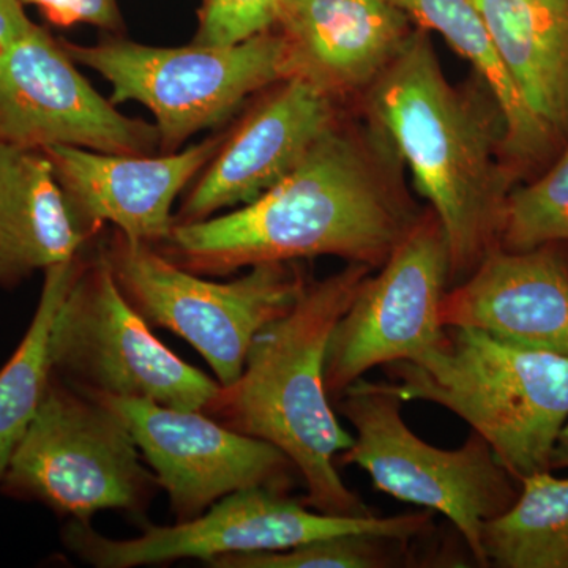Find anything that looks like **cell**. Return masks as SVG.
Instances as JSON below:
<instances>
[{"label":"cell","mask_w":568,"mask_h":568,"mask_svg":"<svg viewBox=\"0 0 568 568\" xmlns=\"http://www.w3.org/2000/svg\"><path fill=\"white\" fill-rule=\"evenodd\" d=\"M92 398L121 418L132 433L159 487L170 497L175 523L200 517L216 500L241 489L287 493L298 476L280 448L234 432L203 410L140 398Z\"/></svg>","instance_id":"cell-12"},{"label":"cell","mask_w":568,"mask_h":568,"mask_svg":"<svg viewBox=\"0 0 568 568\" xmlns=\"http://www.w3.org/2000/svg\"><path fill=\"white\" fill-rule=\"evenodd\" d=\"M95 234L74 215L43 149L0 145V286L80 256Z\"/></svg>","instance_id":"cell-18"},{"label":"cell","mask_w":568,"mask_h":568,"mask_svg":"<svg viewBox=\"0 0 568 568\" xmlns=\"http://www.w3.org/2000/svg\"><path fill=\"white\" fill-rule=\"evenodd\" d=\"M426 31L439 33L480 74L504 125V152L525 166L544 160L558 138L530 110L500 61L474 0H392Z\"/></svg>","instance_id":"cell-20"},{"label":"cell","mask_w":568,"mask_h":568,"mask_svg":"<svg viewBox=\"0 0 568 568\" xmlns=\"http://www.w3.org/2000/svg\"><path fill=\"white\" fill-rule=\"evenodd\" d=\"M450 282V253L433 212L418 216L379 274L366 276L353 304L338 321L324 364L328 398L376 366L413 361L444 335L440 304Z\"/></svg>","instance_id":"cell-11"},{"label":"cell","mask_w":568,"mask_h":568,"mask_svg":"<svg viewBox=\"0 0 568 568\" xmlns=\"http://www.w3.org/2000/svg\"><path fill=\"white\" fill-rule=\"evenodd\" d=\"M428 514L398 517H336L294 500L287 493L248 488L216 500L200 517L173 526H145L141 536L114 540L91 525L70 521L62 541L82 562L97 568H133L226 555L283 551L316 538L375 534L407 541L424 534Z\"/></svg>","instance_id":"cell-10"},{"label":"cell","mask_w":568,"mask_h":568,"mask_svg":"<svg viewBox=\"0 0 568 568\" xmlns=\"http://www.w3.org/2000/svg\"><path fill=\"white\" fill-rule=\"evenodd\" d=\"M390 2H392V0H390Z\"/></svg>","instance_id":"cell-29"},{"label":"cell","mask_w":568,"mask_h":568,"mask_svg":"<svg viewBox=\"0 0 568 568\" xmlns=\"http://www.w3.org/2000/svg\"><path fill=\"white\" fill-rule=\"evenodd\" d=\"M372 274L365 264L306 286L286 315L254 336L244 372L219 392L203 413L242 435L265 440L293 462L306 489L302 503L336 517H369L346 487L335 462L353 446L331 406L324 384L332 332Z\"/></svg>","instance_id":"cell-3"},{"label":"cell","mask_w":568,"mask_h":568,"mask_svg":"<svg viewBox=\"0 0 568 568\" xmlns=\"http://www.w3.org/2000/svg\"><path fill=\"white\" fill-rule=\"evenodd\" d=\"M284 0H203L192 43L231 47L272 31Z\"/></svg>","instance_id":"cell-25"},{"label":"cell","mask_w":568,"mask_h":568,"mask_svg":"<svg viewBox=\"0 0 568 568\" xmlns=\"http://www.w3.org/2000/svg\"><path fill=\"white\" fill-rule=\"evenodd\" d=\"M276 29L287 80L336 99L369 88L416 28L390 0H284Z\"/></svg>","instance_id":"cell-17"},{"label":"cell","mask_w":568,"mask_h":568,"mask_svg":"<svg viewBox=\"0 0 568 568\" xmlns=\"http://www.w3.org/2000/svg\"><path fill=\"white\" fill-rule=\"evenodd\" d=\"M403 402L446 407L489 444L518 481L551 469L568 420V357L446 327L435 347L384 366Z\"/></svg>","instance_id":"cell-4"},{"label":"cell","mask_w":568,"mask_h":568,"mask_svg":"<svg viewBox=\"0 0 568 568\" xmlns=\"http://www.w3.org/2000/svg\"><path fill=\"white\" fill-rule=\"evenodd\" d=\"M530 110L568 140V0H474Z\"/></svg>","instance_id":"cell-19"},{"label":"cell","mask_w":568,"mask_h":568,"mask_svg":"<svg viewBox=\"0 0 568 568\" xmlns=\"http://www.w3.org/2000/svg\"><path fill=\"white\" fill-rule=\"evenodd\" d=\"M368 112L443 227L450 282L473 274L499 246L510 186L496 160V149L504 151L503 119L447 80L420 26L369 85Z\"/></svg>","instance_id":"cell-2"},{"label":"cell","mask_w":568,"mask_h":568,"mask_svg":"<svg viewBox=\"0 0 568 568\" xmlns=\"http://www.w3.org/2000/svg\"><path fill=\"white\" fill-rule=\"evenodd\" d=\"M361 136L336 122L297 166L252 203L175 223L159 246L197 275L336 256L381 267L418 215Z\"/></svg>","instance_id":"cell-1"},{"label":"cell","mask_w":568,"mask_h":568,"mask_svg":"<svg viewBox=\"0 0 568 568\" xmlns=\"http://www.w3.org/2000/svg\"><path fill=\"white\" fill-rule=\"evenodd\" d=\"M444 327L568 357V264L552 245L491 250L440 304Z\"/></svg>","instance_id":"cell-16"},{"label":"cell","mask_w":568,"mask_h":568,"mask_svg":"<svg viewBox=\"0 0 568 568\" xmlns=\"http://www.w3.org/2000/svg\"><path fill=\"white\" fill-rule=\"evenodd\" d=\"M555 467H568V420L560 429L555 450H552L551 469Z\"/></svg>","instance_id":"cell-28"},{"label":"cell","mask_w":568,"mask_h":568,"mask_svg":"<svg viewBox=\"0 0 568 568\" xmlns=\"http://www.w3.org/2000/svg\"><path fill=\"white\" fill-rule=\"evenodd\" d=\"M519 484L515 503L481 529L488 566L568 568V478L544 470Z\"/></svg>","instance_id":"cell-21"},{"label":"cell","mask_w":568,"mask_h":568,"mask_svg":"<svg viewBox=\"0 0 568 568\" xmlns=\"http://www.w3.org/2000/svg\"><path fill=\"white\" fill-rule=\"evenodd\" d=\"M568 244V140L544 178L508 192L500 219L499 248L529 252Z\"/></svg>","instance_id":"cell-23"},{"label":"cell","mask_w":568,"mask_h":568,"mask_svg":"<svg viewBox=\"0 0 568 568\" xmlns=\"http://www.w3.org/2000/svg\"><path fill=\"white\" fill-rule=\"evenodd\" d=\"M336 409L355 429L342 465L362 467L379 491L450 519L481 567V529L518 497L517 478L497 462L478 433L455 450L426 444L402 417L403 399L390 383L365 377L335 399Z\"/></svg>","instance_id":"cell-6"},{"label":"cell","mask_w":568,"mask_h":568,"mask_svg":"<svg viewBox=\"0 0 568 568\" xmlns=\"http://www.w3.org/2000/svg\"><path fill=\"white\" fill-rule=\"evenodd\" d=\"M406 541L375 534L316 538L283 551L242 552L212 560L215 568H383L395 566L394 547Z\"/></svg>","instance_id":"cell-24"},{"label":"cell","mask_w":568,"mask_h":568,"mask_svg":"<svg viewBox=\"0 0 568 568\" xmlns=\"http://www.w3.org/2000/svg\"><path fill=\"white\" fill-rule=\"evenodd\" d=\"M63 47L111 85L112 104L138 102L152 112L163 153L178 152L253 93L287 80L286 47L276 28L231 47L156 48L123 39Z\"/></svg>","instance_id":"cell-8"},{"label":"cell","mask_w":568,"mask_h":568,"mask_svg":"<svg viewBox=\"0 0 568 568\" xmlns=\"http://www.w3.org/2000/svg\"><path fill=\"white\" fill-rule=\"evenodd\" d=\"M22 6L37 7L48 21L61 28L89 24L106 32L123 28L118 0H20Z\"/></svg>","instance_id":"cell-26"},{"label":"cell","mask_w":568,"mask_h":568,"mask_svg":"<svg viewBox=\"0 0 568 568\" xmlns=\"http://www.w3.org/2000/svg\"><path fill=\"white\" fill-rule=\"evenodd\" d=\"M48 355L52 375L89 396L203 410L220 388L219 381L155 338L151 325L123 297L100 250L85 252L63 295Z\"/></svg>","instance_id":"cell-9"},{"label":"cell","mask_w":568,"mask_h":568,"mask_svg":"<svg viewBox=\"0 0 568 568\" xmlns=\"http://www.w3.org/2000/svg\"><path fill=\"white\" fill-rule=\"evenodd\" d=\"M334 97L290 78L272 85L197 175L175 223L211 219L237 209L286 178L335 123Z\"/></svg>","instance_id":"cell-14"},{"label":"cell","mask_w":568,"mask_h":568,"mask_svg":"<svg viewBox=\"0 0 568 568\" xmlns=\"http://www.w3.org/2000/svg\"><path fill=\"white\" fill-rule=\"evenodd\" d=\"M222 136L160 156L108 153L74 145L44 149L74 215L92 234L104 223L133 242L159 246L173 231L175 197L203 173Z\"/></svg>","instance_id":"cell-15"},{"label":"cell","mask_w":568,"mask_h":568,"mask_svg":"<svg viewBox=\"0 0 568 568\" xmlns=\"http://www.w3.org/2000/svg\"><path fill=\"white\" fill-rule=\"evenodd\" d=\"M99 250L123 297L145 323L189 342L222 386L244 372L254 336L290 313L308 286L295 261L253 265L234 282L216 283L119 231Z\"/></svg>","instance_id":"cell-7"},{"label":"cell","mask_w":568,"mask_h":568,"mask_svg":"<svg viewBox=\"0 0 568 568\" xmlns=\"http://www.w3.org/2000/svg\"><path fill=\"white\" fill-rule=\"evenodd\" d=\"M0 145L149 155L160 134L155 123L129 118L103 99L63 41L33 22L0 59Z\"/></svg>","instance_id":"cell-13"},{"label":"cell","mask_w":568,"mask_h":568,"mask_svg":"<svg viewBox=\"0 0 568 568\" xmlns=\"http://www.w3.org/2000/svg\"><path fill=\"white\" fill-rule=\"evenodd\" d=\"M80 256L44 272L39 305L17 351L0 369V481L28 433L51 376L50 334L63 295L84 261Z\"/></svg>","instance_id":"cell-22"},{"label":"cell","mask_w":568,"mask_h":568,"mask_svg":"<svg viewBox=\"0 0 568 568\" xmlns=\"http://www.w3.org/2000/svg\"><path fill=\"white\" fill-rule=\"evenodd\" d=\"M32 24L20 0H0V59Z\"/></svg>","instance_id":"cell-27"},{"label":"cell","mask_w":568,"mask_h":568,"mask_svg":"<svg viewBox=\"0 0 568 568\" xmlns=\"http://www.w3.org/2000/svg\"><path fill=\"white\" fill-rule=\"evenodd\" d=\"M156 488L121 418L52 373L0 481L3 496L43 504L85 525L106 510L141 518Z\"/></svg>","instance_id":"cell-5"}]
</instances>
